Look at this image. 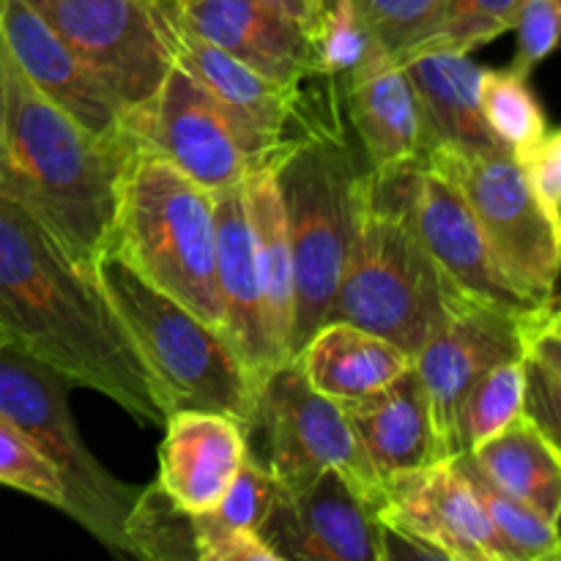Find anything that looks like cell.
<instances>
[{"label": "cell", "instance_id": "8992f818", "mask_svg": "<svg viewBox=\"0 0 561 561\" xmlns=\"http://www.w3.org/2000/svg\"><path fill=\"white\" fill-rule=\"evenodd\" d=\"M91 268L151 373L164 411H217L247 427L255 405V383L228 337L173 296L148 285L115 252H99Z\"/></svg>", "mask_w": 561, "mask_h": 561}, {"label": "cell", "instance_id": "836d02e7", "mask_svg": "<svg viewBox=\"0 0 561 561\" xmlns=\"http://www.w3.org/2000/svg\"><path fill=\"white\" fill-rule=\"evenodd\" d=\"M0 485H9L38 502L64 510V485L55 466L3 414H0Z\"/></svg>", "mask_w": 561, "mask_h": 561}, {"label": "cell", "instance_id": "e0dca14e", "mask_svg": "<svg viewBox=\"0 0 561 561\" xmlns=\"http://www.w3.org/2000/svg\"><path fill=\"white\" fill-rule=\"evenodd\" d=\"M0 38L22 75L93 140L129 151L126 110L27 0H0Z\"/></svg>", "mask_w": 561, "mask_h": 561}, {"label": "cell", "instance_id": "83f0119b", "mask_svg": "<svg viewBox=\"0 0 561 561\" xmlns=\"http://www.w3.org/2000/svg\"><path fill=\"white\" fill-rule=\"evenodd\" d=\"M524 416L559 444L561 431V316L559 301L529 329L524 345Z\"/></svg>", "mask_w": 561, "mask_h": 561}, {"label": "cell", "instance_id": "7402d4cb", "mask_svg": "<svg viewBox=\"0 0 561 561\" xmlns=\"http://www.w3.org/2000/svg\"><path fill=\"white\" fill-rule=\"evenodd\" d=\"M340 405L381 485L405 471L444 460L433 433L431 405L414 365L378 392Z\"/></svg>", "mask_w": 561, "mask_h": 561}, {"label": "cell", "instance_id": "52a82bcc", "mask_svg": "<svg viewBox=\"0 0 561 561\" xmlns=\"http://www.w3.org/2000/svg\"><path fill=\"white\" fill-rule=\"evenodd\" d=\"M71 387V378L33 359L20 345H0V414L55 466L64 485V513L104 548L129 557L126 518L137 488L115 480L85 447L69 405Z\"/></svg>", "mask_w": 561, "mask_h": 561}, {"label": "cell", "instance_id": "b9f144b4", "mask_svg": "<svg viewBox=\"0 0 561 561\" xmlns=\"http://www.w3.org/2000/svg\"><path fill=\"white\" fill-rule=\"evenodd\" d=\"M153 5H157L159 11H164V14H170V9H173V3L175 0H151Z\"/></svg>", "mask_w": 561, "mask_h": 561}, {"label": "cell", "instance_id": "8fae6325", "mask_svg": "<svg viewBox=\"0 0 561 561\" xmlns=\"http://www.w3.org/2000/svg\"><path fill=\"white\" fill-rule=\"evenodd\" d=\"M137 146L159 153L208 192L244 184L261 162L217 99L173 58L157 93L126 118Z\"/></svg>", "mask_w": 561, "mask_h": 561}, {"label": "cell", "instance_id": "5bb4252c", "mask_svg": "<svg viewBox=\"0 0 561 561\" xmlns=\"http://www.w3.org/2000/svg\"><path fill=\"white\" fill-rule=\"evenodd\" d=\"M548 307H542L535 316L518 318L477 305V301H447L444 321L414 354V370L425 389L427 405H431L433 433H436L442 458L460 455L458 409L471 383L502 362L520 359L526 334L540 321Z\"/></svg>", "mask_w": 561, "mask_h": 561}, {"label": "cell", "instance_id": "44dd1931", "mask_svg": "<svg viewBox=\"0 0 561 561\" xmlns=\"http://www.w3.org/2000/svg\"><path fill=\"white\" fill-rule=\"evenodd\" d=\"M157 485L186 515L211 513L247 455V431L217 411H170L162 422Z\"/></svg>", "mask_w": 561, "mask_h": 561}, {"label": "cell", "instance_id": "d590c367", "mask_svg": "<svg viewBox=\"0 0 561 561\" xmlns=\"http://www.w3.org/2000/svg\"><path fill=\"white\" fill-rule=\"evenodd\" d=\"M277 480L268 474L266 466L247 453L233 482H230L225 496L219 499V504L208 515L219 524L233 526V529L261 531L263 520H266L268 510L277 499Z\"/></svg>", "mask_w": 561, "mask_h": 561}, {"label": "cell", "instance_id": "277c9868", "mask_svg": "<svg viewBox=\"0 0 561 561\" xmlns=\"http://www.w3.org/2000/svg\"><path fill=\"white\" fill-rule=\"evenodd\" d=\"M416 168H367L354 236L327 321L381 334L414 359L447 312V294L414 228Z\"/></svg>", "mask_w": 561, "mask_h": 561}, {"label": "cell", "instance_id": "d4e9b609", "mask_svg": "<svg viewBox=\"0 0 561 561\" xmlns=\"http://www.w3.org/2000/svg\"><path fill=\"white\" fill-rule=\"evenodd\" d=\"M255 261L266 296V323L277 365L294 359V255L274 168H261L244 181Z\"/></svg>", "mask_w": 561, "mask_h": 561}, {"label": "cell", "instance_id": "2e32d148", "mask_svg": "<svg viewBox=\"0 0 561 561\" xmlns=\"http://www.w3.org/2000/svg\"><path fill=\"white\" fill-rule=\"evenodd\" d=\"M257 535L277 561H383L378 504L334 469L279 488Z\"/></svg>", "mask_w": 561, "mask_h": 561}, {"label": "cell", "instance_id": "ba28073f", "mask_svg": "<svg viewBox=\"0 0 561 561\" xmlns=\"http://www.w3.org/2000/svg\"><path fill=\"white\" fill-rule=\"evenodd\" d=\"M244 431L247 453L266 466L283 491L334 469L370 502H381L383 485L362 453L343 405L316 392L294 359L263 378Z\"/></svg>", "mask_w": 561, "mask_h": 561}, {"label": "cell", "instance_id": "9a60e30c", "mask_svg": "<svg viewBox=\"0 0 561 561\" xmlns=\"http://www.w3.org/2000/svg\"><path fill=\"white\" fill-rule=\"evenodd\" d=\"M378 520L422 553L444 561H513L493 531L458 458L383 482Z\"/></svg>", "mask_w": 561, "mask_h": 561}, {"label": "cell", "instance_id": "7a4b0ae2", "mask_svg": "<svg viewBox=\"0 0 561 561\" xmlns=\"http://www.w3.org/2000/svg\"><path fill=\"white\" fill-rule=\"evenodd\" d=\"M124 157L44 99L0 38V192L88 268L107 247Z\"/></svg>", "mask_w": 561, "mask_h": 561}, {"label": "cell", "instance_id": "1f68e13d", "mask_svg": "<svg viewBox=\"0 0 561 561\" xmlns=\"http://www.w3.org/2000/svg\"><path fill=\"white\" fill-rule=\"evenodd\" d=\"M378 47L362 16L356 0H327L316 27H312V49H316L318 75L343 80L356 66L365 64L367 55Z\"/></svg>", "mask_w": 561, "mask_h": 561}, {"label": "cell", "instance_id": "3957f363", "mask_svg": "<svg viewBox=\"0 0 561 561\" xmlns=\"http://www.w3.org/2000/svg\"><path fill=\"white\" fill-rule=\"evenodd\" d=\"M367 168L345 121L340 82L323 77L312 126L274 164L294 255V356L332 310Z\"/></svg>", "mask_w": 561, "mask_h": 561}, {"label": "cell", "instance_id": "60d3db41", "mask_svg": "<svg viewBox=\"0 0 561 561\" xmlns=\"http://www.w3.org/2000/svg\"><path fill=\"white\" fill-rule=\"evenodd\" d=\"M305 3H307V11H310L312 27H316V22H318V16H321L323 3H327V0H305Z\"/></svg>", "mask_w": 561, "mask_h": 561}, {"label": "cell", "instance_id": "74e56055", "mask_svg": "<svg viewBox=\"0 0 561 561\" xmlns=\"http://www.w3.org/2000/svg\"><path fill=\"white\" fill-rule=\"evenodd\" d=\"M192 546L197 561H277L257 531L233 529L211 515H192Z\"/></svg>", "mask_w": 561, "mask_h": 561}, {"label": "cell", "instance_id": "5b68a950", "mask_svg": "<svg viewBox=\"0 0 561 561\" xmlns=\"http://www.w3.org/2000/svg\"><path fill=\"white\" fill-rule=\"evenodd\" d=\"M104 250L222 332L214 192L137 142L115 175L113 225Z\"/></svg>", "mask_w": 561, "mask_h": 561}, {"label": "cell", "instance_id": "4316f807", "mask_svg": "<svg viewBox=\"0 0 561 561\" xmlns=\"http://www.w3.org/2000/svg\"><path fill=\"white\" fill-rule=\"evenodd\" d=\"M480 113L493 142L515 159L535 148L551 129L546 110L531 93L529 77L515 71L513 66L482 69Z\"/></svg>", "mask_w": 561, "mask_h": 561}, {"label": "cell", "instance_id": "4fadbf2b", "mask_svg": "<svg viewBox=\"0 0 561 561\" xmlns=\"http://www.w3.org/2000/svg\"><path fill=\"white\" fill-rule=\"evenodd\" d=\"M170 47L173 58L186 66L228 113L261 168H274L312 126L323 75L301 82L274 80L184 31L173 20Z\"/></svg>", "mask_w": 561, "mask_h": 561}, {"label": "cell", "instance_id": "d6a6232c", "mask_svg": "<svg viewBox=\"0 0 561 561\" xmlns=\"http://www.w3.org/2000/svg\"><path fill=\"white\" fill-rule=\"evenodd\" d=\"M356 5L378 47L400 58L436 38L447 0H356Z\"/></svg>", "mask_w": 561, "mask_h": 561}, {"label": "cell", "instance_id": "f35d334b", "mask_svg": "<svg viewBox=\"0 0 561 561\" xmlns=\"http://www.w3.org/2000/svg\"><path fill=\"white\" fill-rule=\"evenodd\" d=\"M537 206L548 217L553 228L561 230V135L559 129H548V135L535 148L518 159Z\"/></svg>", "mask_w": 561, "mask_h": 561}, {"label": "cell", "instance_id": "4dcf8cb0", "mask_svg": "<svg viewBox=\"0 0 561 561\" xmlns=\"http://www.w3.org/2000/svg\"><path fill=\"white\" fill-rule=\"evenodd\" d=\"M126 546H129V557L137 559H195L192 515L175 507L168 493L153 482L137 491L129 518H126Z\"/></svg>", "mask_w": 561, "mask_h": 561}, {"label": "cell", "instance_id": "6da1fadb", "mask_svg": "<svg viewBox=\"0 0 561 561\" xmlns=\"http://www.w3.org/2000/svg\"><path fill=\"white\" fill-rule=\"evenodd\" d=\"M0 329L14 345L104 394L137 422L162 425L151 373L137 356L93 268L66 255L36 217L0 192Z\"/></svg>", "mask_w": 561, "mask_h": 561}, {"label": "cell", "instance_id": "f546056e", "mask_svg": "<svg viewBox=\"0 0 561 561\" xmlns=\"http://www.w3.org/2000/svg\"><path fill=\"white\" fill-rule=\"evenodd\" d=\"M460 469L469 477L471 488H474L477 499H480L482 510H485L488 520H491L493 531L502 540L504 551L510 553L513 561H553L559 559V529L540 513H535L526 504L515 502V499L504 496L502 491L482 480L477 474L474 466L469 463L466 455H458Z\"/></svg>", "mask_w": 561, "mask_h": 561}, {"label": "cell", "instance_id": "9c48e42d", "mask_svg": "<svg viewBox=\"0 0 561 561\" xmlns=\"http://www.w3.org/2000/svg\"><path fill=\"white\" fill-rule=\"evenodd\" d=\"M427 157L458 181L504 274L537 301L557 299L561 230L537 206L518 159L499 146H436Z\"/></svg>", "mask_w": 561, "mask_h": 561}, {"label": "cell", "instance_id": "7c38bea8", "mask_svg": "<svg viewBox=\"0 0 561 561\" xmlns=\"http://www.w3.org/2000/svg\"><path fill=\"white\" fill-rule=\"evenodd\" d=\"M411 211L447 301H477L518 318L535 316L557 301H537L504 274L458 181L433 157H425L416 168Z\"/></svg>", "mask_w": 561, "mask_h": 561}, {"label": "cell", "instance_id": "8d00e7d4", "mask_svg": "<svg viewBox=\"0 0 561 561\" xmlns=\"http://www.w3.org/2000/svg\"><path fill=\"white\" fill-rule=\"evenodd\" d=\"M561 0H524L515 14V60L513 69L529 77L553 53L559 42Z\"/></svg>", "mask_w": 561, "mask_h": 561}, {"label": "cell", "instance_id": "d6986e66", "mask_svg": "<svg viewBox=\"0 0 561 561\" xmlns=\"http://www.w3.org/2000/svg\"><path fill=\"white\" fill-rule=\"evenodd\" d=\"M168 16L274 80L318 75L310 27L266 0H175Z\"/></svg>", "mask_w": 561, "mask_h": 561}, {"label": "cell", "instance_id": "e575fe53", "mask_svg": "<svg viewBox=\"0 0 561 561\" xmlns=\"http://www.w3.org/2000/svg\"><path fill=\"white\" fill-rule=\"evenodd\" d=\"M524 0H447L436 38L427 44L474 53L493 38L513 31L515 14ZM425 47V44H422Z\"/></svg>", "mask_w": 561, "mask_h": 561}, {"label": "cell", "instance_id": "ac0fdd59", "mask_svg": "<svg viewBox=\"0 0 561 561\" xmlns=\"http://www.w3.org/2000/svg\"><path fill=\"white\" fill-rule=\"evenodd\" d=\"M340 82L343 113L365 162L378 173L420 168L431 153L425 115L403 64L376 47Z\"/></svg>", "mask_w": 561, "mask_h": 561}, {"label": "cell", "instance_id": "7bdbcfd3", "mask_svg": "<svg viewBox=\"0 0 561 561\" xmlns=\"http://www.w3.org/2000/svg\"><path fill=\"white\" fill-rule=\"evenodd\" d=\"M5 343H11V340H9V334H5L3 329H0V345H5Z\"/></svg>", "mask_w": 561, "mask_h": 561}, {"label": "cell", "instance_id": "f1b7e54d", "mask_svg": "<svg viewBox=\"0 0 561 561\" xmlns=\"http://www.w3.org/2000/svg\"><path fill=\"white\" fill-rule=\"evenodd\" d=\"M524 416V362L510 359L471 383L458 409L460 455L482 444Z\"/></svg>", "mask_w": 561, "mask_h": 561}, {"label": "cell", "instance_id": "ab89813d", "mask_svg": "<svg viewBox=\"0 0 561 561\" xmlns=\"http://www.w3.org/2000/svg\"><path fill=\"white\" fill-rule=\"evenodd\" d=\"M266 3L277 5L279 11H285V14L296 16L299 22H305V25L310 27V33H312V20H310V11H307L305 0H266Z\"/></svg>", "mask_w": 561, "mask_h": 561}, {"label": "cell", "instance_id": "30bf717a", "mask_svg": "<svg viewBox=\"0 0 561 561\" xmlns=\"http://www.w3.org/2000/svg\"><path fill=\"white\" fill-rule=\"evenodd\" d=\"M126 115L157 93L173 64L170 20L151 0H27Z\"/></svg>", "mask_w": 561, "mask_h": 561}, {"label": "cell", "instance_id": "cb8c5ba5", "mask_svg": "<svg viewBox=\"0 0 561 561\" xmlns=\"http://www.w3.org/2000/svg\"><path fill=\"white\" fill-rule=\"evenodd\" d=\"M294 362L316 392L337 403L378 392L414 365L403 348L348 321L321 323Z\"/></svg>", "mask_w": 561, "mask_h": 561}, {"label": "cell", "instance_id": "603a6c76", "mask_svg": "<svg viewBox=\"0 0 561 561\" xmlns=\"http://www.w3.org/2000/svg\"><path fill=\"white\" fill-rule=\"evenodd\" d=\"M398 60L420 99L433 148L496 146L480 113L482 66L474 64L471 53L425 44Z\"/></svg>", "mask_w": 561, "mask_h": 561}, {"label": "cell", "instance_id": "ffe728a7", "mask_svg": "<svg viewBox=\"0 0 561 561\" xmlns=\"http://www.w3.org/2000/svg\"><path fill=\"white\" fill-rule=\"evenodd\" d=\"M217 211V294L222 305V334L257 387L277 370L266 323V296L255 261L244 184L214 192Z\"/></svg>", "mask_w": 561, "mask_h": 561}, {"label": "cell", "instance_id": "484cf974", "mask_svg": "<svg viewBox=\"0 0 561 561\" xmlns=\"http://www.w3.org/2000/svg\"><path fill=\"white\" fill-rule=\"evenodd\" d=\"M477 474L496 491L526 504L551 524L561 515V453L526 416L474 453H463Z\"/></svg>", "mask_w": 561, "mask_h": 561}]
</instances>
